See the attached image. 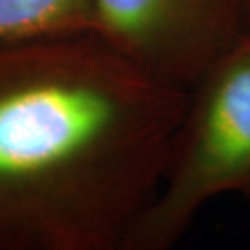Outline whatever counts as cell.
<instances>
[{
  "instance_id": "6da1fadb",
  "label": "cell",
  "mask_w": 250,
  "mask_h": 250,
  "mask_svg": "<svg viewBox=\"0 0 250 250\" xmlns=\"http://www.w3.org/2000/svg\"><path fill=\"white\" fill-rule=\"evenodd\" d=\"M187 101L96 28L0 41V250H124Z\"/></svg>"
},
{
  "instance_id": "7a4b0ae2",
  "label": "cell",
  "mask_w": 250,
  "mask_h": 250,
  "mask_svg": "<svg viewBox=\"0 0 250 250\" xmlns=\"http://www.w3.org/2000/svg\"><path fill=\"white\" fill-rule=\"evenodd\" d=\"M249 192L250 31L188 89L161 186L124 250L172 249L209 202Z\"/></svg>"
},
{
  "instance_id": "3957f363",
  "label": "cell",
  "mask_w": 250,
  "mask_h": 250,
  "mask_svg": "<svg viewBox=\"0 0 250 250\" xmlns=\"http://www.w3.org/2000/svg\"><path fill=\"white\" fill-rule=\"evenodd\" d=\"M93 7L99 33L187 89L242 36V0H93Z\"/></svg>"
},
{
  "instance_id": "277c9868",
  "label": "cell",
  "mask_w": 250,
  "mask_h": 250,
  "mask_svg": "<svg viewBox=\"0 0 250 250\" xmlns=\"http://www.w3.org/2000/svg\"><path fill=\"white\" fill-rule=\"evenodd\" d=\"M84 28H94L93 0H0V41Z\"/></svg>"
},
{
  "instance_id": "5b68a950",
  "label": "cell",
  "mask_w": 250,
  "mask_h": 250,
  "mask_svg": "<svg viewBox=\"0 0 250 250\" xmlns=\"http://www.w3.org/2000/svg\"><path fill=\"white\" fill-rule=\"evenodd\" d=\"M250 31V0H242V33Z\"/></svg>"
},
{
  "instance_id": "8992f818",
  "label": "cell",
  "mask_w": 250,
  "mask_h": 250,
  "mask_svg": "<svg viewBox=\"0 0 250 250\" xmlns=\"http://www.w3.org/2000/svg\"><path fill=\"white\" fill-rule=\"evenodd\" d=\"M247 197H249V198H250V192H249V193H247Z\"/></svg>"
}]
</instances>
